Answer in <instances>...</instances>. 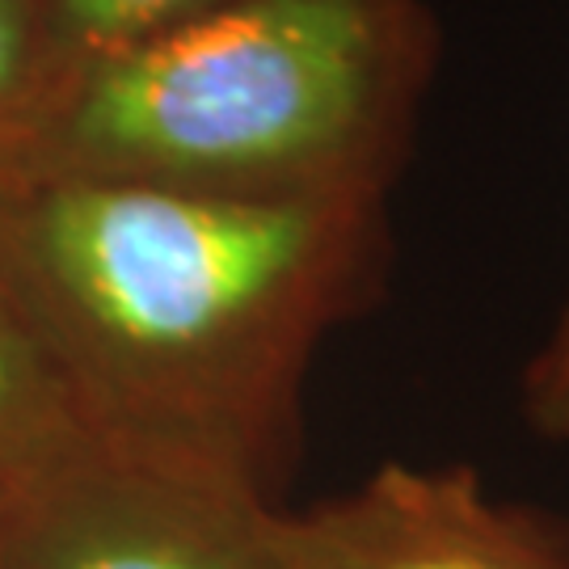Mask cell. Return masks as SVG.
<instances>
[{
  "instance_id": "1",
  "label": "cell",
  "mask_w": 569,
  "mask_h": 569,
  "mask_svg": "<svg viewBox=\"0 0 569 569\" xmlns=\"http://www.w3.org/2000/svg\"><path fill=\"white\" fill-rule=\"evenodd\" d=\"M388 274V199H228L0 148V305L89 427L279 502L308 371Z\"/></svg>"
},
{
  "instance_id": "2",
  "label": "cell",
  "mask_w": 569,
  "mask_h": 569,
  "mask_svg": "<svg viewBox=\"0 0 569 569\" xmlns=\"http://www.w3.org/2000/svg\"><path fill=\"white\" fill-rule=\"evenodd\" d=\"M439 60L427 0H228L56 72L0 148L228 199H388Z\"/></svg>"
},
{
  "instance_id": "3",
  "label": "cell",
  "mask_w": 569,
  "mask_h": 569,
  "mask_svg": "<svg viewBox=\"0 0 569 569\" xmlns=\"http://www.w3.org/2000/svg\"><path fill=\"white\" fill-rule=\"evenodd\" d=\"M283 502L114 443L0 519V569H283Z\"/></svg>"
},
{
  "instance_id": "4",
  "label": "cell",
  "mask_w": 569,
  "mask_h": 569,
  "mask_svg": "<svg viewBox=\"0 0 569 569\" xmlns=\"http://www.w3.org/2000/svg\"><path fill=\"white\" fill-rule=\"evenodd\" d=\"M283 569H569V523L468 465H380L279 519Z\"/></svg>"
},
{
  "instance_id": "5",
  "label": "cell",
  "mask_w": 569,
  "mask_h": 569,
  "mask_svg": "<svg viewBox=\"0 0 569 569\" xmlns=\"http://www.w3.org/2000/svg\"><path fill=\"white\" fill-rule=\"evenodd\" d=\"M106 439L0 305V519Z\"/></svg>"
},
{
  "instance_id": "6",
  "label": "cell",
  "mask_w": 569,
  "mask_h": 569,
  "mask_svg": "<svg viewBox=\"0 0 569 569\" xmlns=\"http://www.w3.org/2000/svg\"><path fill=\"white\" fill-rule=\"evenodd\" d=\"M60 72L81 60L152 39L228 0H39Z\"/></svg>"
},
{
  "instance_id": "7",
  "label": "cell",
  "mask_w": 569,
  "mask_h": 569,
  "mask_svg": "<svg viewBox=\"0 0 569 569\" xmlns=\"http://www.w3.org/2000/svg\"><path fill=\"white\" fill-rule=\"evenodd\" d=\"M56 72L60 60L39 0H0V136L18 127Z\"/></svg>"
},
{
  "instance_id": "8",
  "label": "cell",
  "mask_w": 569,
  "mask_h": 569,
  "mask_svg": "<svg viewBox=\"0 0 569 569\" xmlns=\"http://www.w3.org/2000/svg\"><path fill=\"white\" fill-rule=\"evenodd\" d=\"M519 409L540 439L569 443V300L557 312L549 338L523 367Z\"/></svg>"
}]
</instances>
